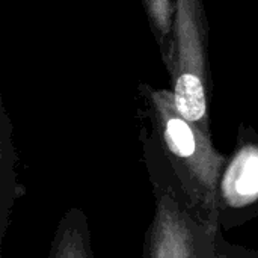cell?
I'll return each mask as SVG.
<instances>
[{"mask_svg":"<svg viewBox=\"0 0 258 258\" xmlns=\"http://www.w3.org/2000/svg\"><path fill=\"white\" fill-rule=\"evenodd\" d=\"M154 213L145 231L142 258H231L219 219L192 204L153 139H144Z\"/></svg>","mask_w":258,"mask_h":258,"instance_id":"1","label":"cell"},{"mask_svg":"<svg viewBox=\"0 0 258 258\" xmlns=\"http://www.w3.org/2000/svg\"><path fill=\"white\" fill-rule=\"evenodd\" d=\"M150 119L148 136L172 169L195 207L218 216V184L228 160L213 147L212 136L187 119L175 106L172 89L141 83Z\"/></svg>","mask_w":258,"mask_h":258,"instance_id":"2","label":"cell"},{"mask_svg":"<svg viewBox=\"0 0 258 258\" xmlns=\"http://www.w3.org/2000/svg\"><path fill=\"white\" fill-rule=\"evenodd\" d=\"M165 65L177 109L210 135L209 21L203 0H175L172 48Z\"/></svg>","mask_w":258,"mask_h":258,"instance_id":"3","label":"cell"},{"mask_svg":"<svg viewBox=\"0 0 258 258\" xmlns=\"http://www.w3.org/2000/svg\"><path fill=\"white\" fill-rule=\"evenodd\" d=\"M218 216L224 230L258 218V138L245 125L219 178Z\"/></svg>","mask_w":258,"mask_h":258,"instance_id":"4","label":"cell"},{"mask_svg":"<svg viewBox=\"0 0 258 258\" xmlns=\"http://www.w3.org/2000/svg\"><path fill=\"white\" fill-rule=\"evenodd\" d=\"M48 258H94L86 213L68 209L56 225Z\"/></svg>","mask_w":258,"mask_h":258,"instance_id":"5","label":"cell"},{"mask_svg":"<svg viewBox=\"0 0 258 258\" xmlns=\"http://www.w3.org/2000/svg\"><path fill=\"white\" fill-rule=\"evenodd\" d=\"M142 5L162 60L166 62L172 48L175 0H142Z\"/></svg>","mask_w":258,"mask_h":258,"instance_id":"6","label":"cell"},{"mask_svg":"<svg viewBox=\"0 0 258 258\" xmlns=\"http://www.w3.org/2000/svg\"><path fill=\"white\" fill-rule=\"evenodd\" d=\"M3 113L2 121V239L5 237L6 227L9 224V215L14 207V203L17 200V183H15V174H14V145L11 138V125L8 121V116Z\"/></svg>","mask_w":258,"mask_h":258,"instance_id":"7","label":"cell"},{"mask_svg":"<svg viewBox=\"0 0 258 258\" xmlns=\"http://www.w3.org/2000/svg\"><path fill=\"white\" fill-rule=\"evenodd\" d=\"M228 251H230V257L231 258H258L257 249L234 245V243L228 245Z\"/></svg>","mask_w":258,"mask_h":258,"instance_id":"8","label":"cell"}]
</instances>
